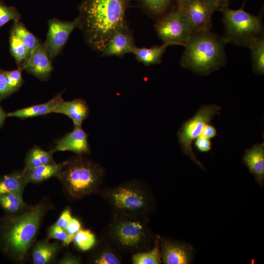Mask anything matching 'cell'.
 Returning a JSON list of instances; mask_svg holds the SVG:
<instances>
[{
	"mask_svg": "<svg viewBox=\"0 0 264 264\" xmlns=\"http://www.w3.org/2000/svg\"><path fill=\"white\" fill-rule=\"evenodd\" d=\"M154 26L158 37L168 46H185L195 35L186 19L177 9L165 15Z\"/></svg>",
	"mask_w": 264,
	"mask_h": 264,
	"instance_id": "9",
	"label": "cell"
},
{
	"mask_svg": "<svg viewBox=\"0 0 264 264\" xmlns=\"http://www.w3.org/2000/svg\"><path fill=\"white\" fill-rule=\"evenodd\" d=\"M225 44L222 37L210 31L196 34L184 46L180 66L195 74L208 75L225 64Z\"/></svg>",
	"mask_w": 264,
	"mask_h": 264,
	"instance_id": "5",
	"label": "cell"
},
{
	"mask_svg": "<svg viewBox=\"0 0 264 264\" xmlns=\"http://www.w3.org/2000/svg\"><path fill=\"white\" fill-rule=\"evenodd\" d=\"M243 5L238 9L226 7L220 11L225 27L222 38L226 44L231 43L248 47L255 39L264 34L262 17L245 11Z\"/></svg>",
	"mask_w": 264,
	"mask_h": 264,
	"instance_id": "7",
	"label": "cell"
},
{
	"mask_svg": "<svg viewBox=\"0 0 264 264\" xmlns=\"http://www.w3.org/2000/svg\"><path fill=\"white\" fill-rule=\"evenodd\" d=\"M10 33L16 36L25 46L27 50L26 59L41 43L40 41L31 33L20 21L14 22Z\"/></svg>",
	"mask_w": 264,
	"mask_h": 264,
	"instance_id": "24",
	"label": "cell"
},
{
	"mask_svg": "<svg viewBox=\"0 0 264 264\" xmlns=\"http://www.w3.org/2000/svg\"><path fill=\"white\" fill-rule=\"evenodd\" d=\"M88 135L82 126H75L71 132L56 141L51 151L54 153L69 151L79 155L88 154L90 153Z\"/></svg>",
	"mask_w": 264,
	"mask_h": 264,
	"instance_id": "15",
	"label": "cell"
},
{
	"mask_svg": "<svg viewBox=\"0 0 264 264\" xmlns=\"http://www.w3.org/2000/svg\"><path fill=\"white\" fill-rule=\"evenodd\" d=\"M251 51L252 68L258 75L264 73V34L255 39L248 46Z\"/></svg>",
	"mask_w": 264,
	"mask_h": 264,
	"instance_id": "26",
	"label": "cell"
},
{
	"mask_svg": "<svg viewBox=\"0 0 264 264\" xmlns=\"http://www.w3.org/2000/svg\"><path fill=\"white\" fill-rule=\"evenodd\" d=\"M217 135L216 129L210 123L205 125L200 136L210 139Z\"/></svg>",
	"mask_w": 264,
	"mask_h": 264,
	"instance_id": "39",
	"label": "cell"
},
{
	"mask_svg": "<svg viewBox=\"0 0 264 264\" xmlns=\"http://www.w3.org/2000/svg\"><path fill=\"white\" fill-rule=\"evenodd\" d=\"M6 117H7V113L4 111L0 105V129L3 126Z\"/></svg>",
	"mask_w": 264,
	"mask_h": 264,
	"instance_id": "42",
	"label": "cell"
},
{
	"mask_svg": "<svg viewBox=\"0 0 264 264\" xmlns=\"http://www.w3.org/2000/svg\"><path fill=\"white\" fill-rule=\"evenodd\" d=\"M20 13L16 8L0 2V28L11 20L20 21Z\"/></svg>",
	"mask_w": 264,
	"mask_h": 264,
	"instance_id": "33",
	"label": "cell"
},
{
	"mask_svg": "<svg viewBox=\"0 0 264 264\" xmlns=\"http://www.w3.org/2000/svg\"><path fill=\"white\" fill-rule=\"evenodd\" d=\"M22 70L21 67L13 70H5L7 82L12 93L17 91L24 82L22 77Z\"/></svg>",
	"mask_w": 264,
	"mask_h": 264,
	"instance_id": "32",
	"label": "cell"
},
{
	"mask_svg": "<svg viewBox=\"0 0 264 264\" xmlns=\"http://www.w3.org/2000/svg\"><path fill=\"white\" fill-rule=\"evenodd\" d=\"M106 171L101 165L83 155L68 160L58 177L66 195L73 200L99 193Z\"/></svg>",
	"mask_w": 264,
	"mask_h": 264,
	"instance_id": "6",
	"label": "cell"
},
{
	"mask_svg": "<svg viewBox=\"0 0 264 264\" xmlns=\"http://www.w3.org/2000/svg\"><path fill=\"white\" fill-rule=\"evenodd\" d=\"M80 229H81L80 221L77 219L72 217L65 230L67 235L75 236Z\"/></svg>",
	"mask_w": 264,
	"mask_h": 264,
	"instance_id": "38",
	"label": "cell"
},
{
	"mask_svg": "<svg viewBox=\"0 0 264 264\" xmlns=\"http://www.w3.org/2000/svg\"><path fill=\"white\" fill-rule=\"evenodd\" d=\"M216 9L217 11H221L224 8L228 7L229 0H208Z\"/></svg>",
	"mask_w": 264,
	"mask_h": 264,
	"instance_id": "41",
	"label": "cell"
},
{
	"mask_svg": "<svg viewBox=\"0 0 264 264\" xmlns=\"http://www.w3.org/2000/svg\"><path fill=\"white\" fill-rule=\"evenodd\" d=\"M195 145L197 150L201 153L209 151L212 147V142L210 139L199 136L197 138Z\"/></svg>",
	"mask_w": 264,
	"mask_h": 264,
	"instance_id": "37",
	"label": "cell"
},
{
	"mask_svg": "<svg viewBox=\"0 0 264 264\" xmlns=\"http://www.w3.org/2000/svg\"><path fill=\"white\" fill-rule=\"evenodd\" d=\"M19 67L41 81L47 80L53 67L44 43H41Z\"/></svg>",
	"mask_w": 264,
	"mask_h": 264,
	"instance_id": "13",
	"label": "cell"
},
{
	"mask_svg": "<svg viewBox=\"0 0 264 264\" xmlns=\"http://www.w3.org/2000/svg\"><path fill=\"white\" fill-rule=\"evenodd\" d=\"M82 262L80 257L71 254H66L58 263L61 264H79Z\"/></svg>",
	"mask_w": 264,
	"mask_h": 264,
	"instance_id": "40",
	"label": "cell"
},
{
	"mask_svg": "<svg viewBox=\"0 0 264 264\" xmlns=\"http://www.w3.org/2000/svg\"><path fill=\"white\" fill-rule=\"evenodd\" d=\"M62 92L60 93L48 102L40 104L17 110L7 113V117H15L21 119H25L51 113V110L63 99Z\"/></svg>",
	"mask_w": 264,
	"mask_h": 264,
	"instance_id": "20",
	"label": "cell"
},
{
	"mask_svg": "<svg viewBox=\"0 0 264 264\" xmlns=\"http://www.w3.org/2000/svg\"><path fill=\"white\" fill-rule=\"evenodd\" d=\"M9 48L18 67L20 66L27 59V50L22 42L11 33H10Z\"/></svg>",
	"mask_w": 264,
	"mask_h": 264,
	"instance_id": "30",
	"label": "cell"
},
{
	"mask_svg": "<svg viewBox=\"0 0 264 264\" xmlns=\"http://www.w3.org/2000/svg\"><path fill=\"white\" fill-rule=\"evenodd\" d=\"M61 246L56 242L47 239L38 241L32 250V260L34 264H48L54 261Z\"/></svg>",
	"mask_w": 264,
	"mask_h": 264,
	"instance_id": "19",
	"label": "cell"
},
{
	"mask_svg": "<svg viewBox=\"0 0 264 264\" xmlns=\"http://www.w3.org/2000/svg\"><path fill=\"white\" fill-rule=\"evenodd\" d=\"M48 30L44 43L50 60L55 59L61 52L70 34L79 28L78 17L72 21H62L55 18L48 21Z\"/></svg>",
	"mask_w": 264,
	"mask_h": 264,
	"instance_id": "11",
	"label": "cell"
},
{
	"mask_svg": "<svg viewBox=\"0 0 264 264\" xmlns=\"http://www.w3.org/2000/svg\"><path fill=\"white\" fill-rule=\"evenodd\" d=\"M99 194L112 213L149 219L154 209V200L148 185L132 179L113 186L102 187Z\"/></svg>",
	"mask_w": 264,
	"mask_h": 264,
	"instance_id": "4",
	"label": "cell"
},
{
	"mask_svg": "<svg viewBox=\"0 0 264 264\" xmlns=\"http://www.w3.org/2000/svg\"><path fill=\"white\" fill-rule=\"evenodd\" d=\"M73 242L80 250L85 251L90 250L95 245L96 237L89 230L81 228L75 234Z\"/></svg>",
	"mask_w": 264,
	"mask_h": 264,
	"instance_id": "29",
	"label": "cell"
},
{
	"mask_svg": "<svg viewBox=\"0 0 264 264\" xmlns=\"http://www.w3.org/2000/svg\"><path fill=\"white\" fill-rule=\"evenodd\" d=\"M0 205L6 211L14 214L21 213L29 207L24 201L22 195L17 193L0 195Z\"/></svg>",
	"mask_w": 264,
	"mask_h": 264,
	"instance_id": "27",
	"label": "cell"
},
{
	"mask_svg": "<svg viewBox=\"0 0 264 264\" xmlns=\"http://www.w3.org/2000/svg\"><path fill=\"white\" fill-rule=\"evenodd\" d=\"M67 234L65 230L62 228L53 224L51 225L47 232V238L53 239L62 242L63 243L67 238Z\"/></svg>",
	"mask_w": 264,
	"mask_h": 264,
	"instance_id": "34",
	"label": "cell"
},
{
	"mask_svg": "<svg viewBox=\"0 0 264 264\" xmlns=\"http://www.w3.org/2000/svg\"><path fill=\"white\" fill-rule=\"evenodd\" d=\"M144 8L151 14L159 16L163 14L172 0H139Z\"/></svg>",
	"mask_w": 264,
	"mask_h": 264,
	"instance_id": "31",
	"label": "cell"
},
{
	"mask_svg": "<svg viewBox=\"0 0 264 264\" xmlns=\"http://www.w3.org/2000/svg\"><path fill=\"white\" fill-rule=\"evenodd\" d=\"M52 112L67 116L72 120L74 126H82L88 116L89 110L87 102L83 99L76 98L68 101L62 99L51 110Z\"/></svg>",
	"mask_w": 264,
	"mask_h": 264,
	"instance_id": "17",
	"label": "cell"
},
{
	"mask_svg": "<svg viewBox=\"0 0 264 264\" xmlns=\"http://www.w3.org/2000/svg\"><path fill=\"white\" fill-rule=\"evenodd\" d=\"M50 151H46L38 146H35L27 152L25 160V169L44 165L52 164L56 162Z\"/></svg>",
	"mask_w": 264,
	"mask_h": 264,
	"instance_id": "25",
	"label": "cell"
},
{
	"mask_svg": "<svg viewBox=\"0 0 264 264\" xmlns=\"http://www.w3.org/2000/svg\"><path fill=\"white\" fill-rule=\"evenodd\" d=\"M11 94L7 82L5 70L0 69V102Z\"/></svg>",
	"mask_w": 264,
	"mask_h": 264,
	"instance_id": "35",
	"label": "cell"
},
{
	"mask_svg": "<svg viewBox=\"0 0 264 264\" xmlns=\"http://www.w3.org/2000/svg\"><path fill=\"white\" fill-rule=\"evenodd\" d=\"M27 184L23 170L5 175L0 179V195L7 193L22 195Z\"/></svg>",
	"mask_w": 264,
	"mask_h": 264,
	"instance_id": "21",
	"label": "cell"
},
{
	"mask_svg": "<svg viewBox=\"0 0 264 264\" xmlns=\"http://www.w3.org/2000/svg\"><path fill=\"white\" fill-rule=\"evenodd\" d=\"M187 0H176V2L177 3V6L182 4L184 2L186 1Z\"/></svg>",
	"mask_w": 264,
	"mask_h": 264,
	"instance_id": "43",
	"label": "cell"
},
{
	"mask_svg": "<svg viewBox=\"0 0 264 264\" xmlns=\"http://www.w3.org/2000/svg\"><path fill=\"white\" fill-rule=\"evenodd\" d=\"M133 264H160L162 263L158 236H156L154 246L150 249L132 255Z\"/></svg>",
	"mask_w": 264,
	"mask_h": 264,
	"instance_id": "28",
	"label": "cell"
},
{
	"mask_svg": "<svg viewBox=\"0 0 264 264\" xmlns=\"http://www.w3.org/2000/svg\"><path fill=\"white\" fill-rule=\"evenodd\" d=\"M67 163V160L59 163L41 165L22 170L28 183H38L53 177H58Z\"/></svg>",
	"mask_w": 264,
	"mask_h": 264,
	"instance_id": "18",
	"label": "cell"
},
{
	"mask_svg": "<svg viewBox=\"0 0 264 264\" xmlns=\"http://www.w3.org/2000/svg\"><path fill=\"white\" fill-rule=\"evenodd\" d=\"M93 258L95 264H120L122 263L121 253L109 241L105 239Z\"/></svg>",
	"mask_w": 264,
	"mask_h": 264,
	"instance_id": "23",
	"label": "cell"
},
{
	"mask_svg": "<svg viewBox=\"0 0 264 264\" xmlns=\"http://www.w3.org/2000/svg\"><path fill=\"white\" fill-rule=\"evenodd\" d=\"M127 0H84L80 7L79 28L87 44L101 53L111 36L126 25Z\"/></svg>",
	"mask_w": 264,
	"mask_h": 264,
	"instance_id": "1",
	"label": "cell"
},
{
	"mask_svg": "<svg viewBox=\"0 0 264 264\" xmlns=\"http://www.w3.org/2000/svg\"><path fill=\"white\" fill-rule=\"evenodd\" d=\"M220 110L221 107L216 105H203L193 117L182 124L177 133L182 153L204 171L206 169L197 158L192 145L200 135L205 125L210 123L215 115L220 114Z\"/></svg>",
	"mask_w": 264,
	"mask_h": 264,
	"instance_id": "8",
	"label": "cell"
},
{
	"mask_svg": "<svg viewBox=\"0 0 264 264\" xmlns=\"http://www.w3.org/2000/svg\"><path fill=\"white\" fill-rule=\"evenodd\" d=\"M168 46L167 44L163 43L160 45H154L151 47H136L132 54L138 62L145 66L156 65L161 63L162 55Z\"/></svg>",
	"mask_w": 264,
	"mask_h": 264,
	"instance_id": "22",
	"label": "cell"
},
{
	"mask_svg": "<svg viewBox=\"0 0 264 264\" xmlns=\"http://www.w3.org/2000/svg\"><path fill=\"white\" fill-rule=\"evenodd\" d=\"M242 162L254 176L257 182L263 187L264 183V144L256 143L246 150Z\"/></svg>",
	"mask_w": 264,
	"mask_h": 264,
	"instance_id": "16",
	"label": "cell"
},
{
	"mask_svg": "<svg viewBox=\"0 0 264 264\" xmlns=\"http://www.w3.org/2000/svg\"><path fill=\"white\" fill-rule=\"evenodd\" d=\"M72 218L71 210L69 207H67L63 210L54 224L65 230Z\"/></svg>",
	"mask_w": 264,
	"mask_h": 264,
	"instance_id": "36",
	"label": "cell"
},
{
	"mask_svg": "<svg viewBox=\"0 0 264 264\" xmlns=\"http://www.w3.org/2000/svg\"><path fill=\"white\" fill-rule=\"evenodd\" d=\"M195 34L210 31L213 14L217 11L208 0H187L177 6Z\"/></svg>",
	"mask_w": 264,
	"mask_h": 264,
	"instance_id": "10",
	"label": "cell"
},
{
	"mask_svg": "<svg viewBox=\"0 0 264 264\" xmlns=\"http://www.w3.org/2000/svg\"><path fill=\"white\" fill-rule=\"evenodd\" d=\"M136 47L132 31L126 24L114 33L101 53L102 56L122 57L132 54Z\"/></svg>",
	"mask_w": 264,
	"mask_h": 264,
	"instance_id": "14",
	"label": "cell"
},
{
	"mask_svg": "<svg viewBox=\"0 0 264 264\" xmlns=\"http://www.w3.org/2000/svg\"><path fill=\"white\" fill-rule=\"evenodd\" d=\"M53 208L46 199L10 219L2 234L6 249L17 260L22 261L34 243L46 212Z\"/></svg>",
	"mask_w": 264,
	"mask_h": 264,
	"instance_id": "2",
	"label": "cell"
},
{
	"mask_svg": "<svg viewBox=\"0 0 264 264\" xmlns=\"http://www.w3.org/2000/svg\"><path fill=\"white\" fill-rule=\"evenodd\" d=\"M149 219L112 213L105 229V238L121 253L133 255L151 249L156 236L148 225Z\"/></svg>",
	"mask_w": 264,
	"mask_h": 264,
	"instance_id": "3",
	"label": "cell"
},
{
	"mask_svg": "<svg viewBox=\"0 0 264 264\" xmlns=\"http://www.w3.org/2000/svg\"><path fill=\"white\" fill-rule=\"evenodd\" d=\"M162 263L164 264H189L195 250L190 244L158 236Z\"/></svg>",
	"mask_w": 264,
	"mask_h": 264,
	"instance_id": "12",
	"label": "cell"
}]
</instances>
